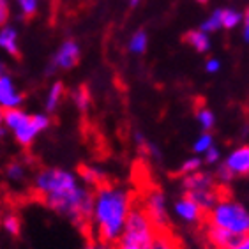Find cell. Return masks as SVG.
I'll return each instance as SVG.
<instances>
[{"instance_id": "cell-25", "label": "cell", "mask_w": 249, "mask_h": 249, "mask_svg": "<svg viewBox=\"0 0 249 249\" xmlns=\"http://www.w3.org/2000/svg\"><path fill=\"white\" fill-rule=\"evenodd\" d=\"M211 147H212V136L209 133L201 134L200 140L195 143V150H196V152H205V150L211 149Z\"/></svg>"}, {"instance_id": "cell-3", "label": "cell", "mask_w": 249, "mask_h": 249, "mask_svg": "<svg viewBox=\"0 0 249 249\" xmlns=\"http://www.w3.org/2000/svg\"><path fill=\"white\" fill-rule=\"evenodd\" d=\"M2 120H4L5 131H9L15 136L16 143L21 145V147H30L39 134L48 129L50 124H52L48 113L30 115L21 108L2 111Z\"/></svg>"}, {"instance_id": "cell-30", "label": "cell", "mask_w": 249, "mask_h": 249, "mask_svg": "<svg viewBox=\"0 0 249 249\" xmlns=\"http://www.w3.org/2000/svg\"><path fill=\"white\" fill-rule=\"evenodd\" d=\"M230 249H249V233L244 235V237H242V240H240V242H237L235 246H231Z\"/></svg>"}, {"instance_id": "cell-18", "label": "cell", "mask_w": 249, "mask_h": 249, "mask_svg": "<svg viewBox=\"0 0 249 249\" xmlns=\"http://www.w3.org/2000/svg\"><path fill=\"white\" fill-rule=\"evenodd\" d=\"M147 43H149V37H147V34L143 30H138V32H134L129 39V52L133 53H143L147 50Z\"/></svg>"}, {"instance_id": "cell-7", "label": "cell", "mask_w": 249, "mask_h": 249, "mask_svg": "<svg viewBox=\"0 0 249 249\" xmlns=\"http://www.w3.org/2000/svg\"><path fill=\"white\" fill-rule=\"evenodd\" d=\"M80 57H82L80 44H78L74 39H66V41L57 48V52L53 53L52 60H50V64H48L46 74L52 76V74H55L57 71H69V69H72L74 66H78Z\"/></svg>"}, {"instance_id": "cell-14", "label": "cell", "mask_w": 249, "mask_h": 249, "mask_svg": "<svg viewBox=\"0 0 249 249\" xmlns=\"http://www.w3.org/2000/svg\"><path fill=\"white\" fill-rule=\"evenodd\" d=\"M216 180L211 173L205 172H193L182 180V186L186 191H201V189H211L216 186Z\"/></svg>"}, {"instance_id": "cell-38", "label": "cell", "mask_w": 249, "mask_h": 249, "mask_svg": "<svg viewBox=\"0 0 249 249\" xmlns=\"http://www.w3.org/2000/svg\"><path fill=\"white\" fill-rule=\"evenodd\" d=\"M198 2H200V4H205V2H209V0H198Z\"/></svg>"}, {"instance_id": "cell-22", "label": "cell", "mask_w": 249, "mask_h": 249, "mask_svg": "<svg viewBox=\"0 0 249 249\" xmlns=\"http://www.w3.org/2000/svg\"><path fill=\"white\" fill-rule=\"evenodd\" d=\"M221 21H223V27L233 29L235 25L240 21V15L233 9H221Z\"/></svg>"}, {"instance_id": "cell-33", "label": "cell", "mask_w": 249, "mask_h": 249, "mask_svg": "<svg viewBox=\"0 0 249 249\" xmlns=\"http://www.w3.org/2000/svg\"><path fill=\"white\" fill-rule=\"evenodd\" d=\"M94 249H117L115 244H106V242H94Z\"/></svg>"}, {"instance_id": "cell-21", "label": "cell", "mask_w": 249, "mask_h": 249, "mask_svg": "<svg viewBox=\"0 0 249 249\" xmlns=\"http://www.w3.org/2000/svg\"><path fill=\"white\" fill-rule=\"evenodd\" d=\"M72 99H74V105H76L78 110L85 111L89 108V105H90V92H89L87 87H80L78 90H74Z\"/></svg>"}, {"instance_id": "cell-29", "label": "cell", "mask_w": 249, "mask_h": 249, "mask_svg": "<svg viewBox=\"0 0 249 249\" xmlns=\"http://www.w3.org/2000/svg\"><path fill=\"white\" fill-rule=\"evenodd\" d=\"M207 152V163L209 164H212V163H216L217 159H219V150L217 149H214V147H211V149H207L205 150Z\"/></svg>"}, {"instance_id": "cell-6", "label": "cell", "mask_w": 249, "mask_h": 249, "mask_svg": "<svg viewBox=\"0 0 249 249\" xmlns=\"http://www.w3.org/2000/svg\"><path fill=\"white\" fill-rule=\"evenodd\" d=\"M143 207L145 214L149 217V221L152 223L154 230H159V228H170V217H168L166 212V201L161 189L150 184L147 189L143 191V196L142 200H138Z\"/></svg>"}, {"instance_id": "cell-10", "label": "cell", "mask_w": 249, "mask_h": 249, "mask_svg": "<svg viewBox=\"0 0 249 249\" xmlns=\"http://www.w3.org/2000/svg\"><path fill=\"white\" fill-rule=\"evenodd\" d=\"M149 249H184V246L180 242V239L172 231V226H170V228L154 230V237Z\"/></svg>"}, {"instance_id": "cell-11", "label": "cell", "mask_w": 249, "mask_h": 249, "mask_svg": "<svg viewBox=\"0 0 249 249\" xmlns=\"http://www.w3.org/2000/svg\"><path fill=\"white\" fill-rule=\"evenodd\" d=\"M175 211H177V214L180 217H184L186 221H189V223H203V217H205V214L201 212V209L196 205V201L193 200L191 196H187L186 193H184V196L180 201H177L175 203Z\"/></svg>"}, {"instance_id": "cell-35", "label": "cell", "mask_w": 249, "mask_h": 249, "mask_svg": "<svg viewBox=\"0 0 249 249\" xmlns=\"http://www.w3.org/2000/svg\"><path fill=\"white\" fill-rule=\"evenodd\" d=\"M5 74H7V66H5V62L0 60V78L5 76Z\"/></svg>"}, {"instance_id": "cell-12", "label": "cell", "mask_w": 249, "mask_h": 249, "mask_svg": "<svg viewBox=\"0 0 249 249\" xmlns=\"http://www.w3.org/2000/svg\"><path fill=\"white\" fill-rule=\"evenodd\" d=\"M78 178H80L87 187H94V189H97V187L106 182H110L108 177H106V173L103 172L101 168L89 166V164H82V166L78 168Z\"/></svg>"}, {"instance_id": "cell-1", "label": "cell", "mask_w": 249, "mask_h": 249, "mask_svg": "<svg viewBox=\"0 0 249 249\" xmlns=\"http://www.w3.org/2000/svg\"><path fill=\"white\" fill-rule=\"evenodd\" d=\"M34 191L53 212L80 228H92L94 191L82 184L78 175L62 168H43L34 177Z\"/></svg>"}, {"instance_id": "cell-27", "label": "cell", "mask_w": 249, "mask_h": 249, "mask_svg": "<svg viewBox=\"0 0 249 249\" xmlns=\"http://www.w3.org/2000/svg\"><path fill=\"white\" fill-rule=\"evenodd\" d=\"M201 161L198 158H193V159H187L186 163L182 164L180 168V173H193V172H198V168H200Z\"/></svg>"}, {"instance_id": "cell-26", "label": "cell", "mask_w": 249, "mask_h": 249, "mask_svg": "<svg viewBox=\"0 0 249 249\" xmlns=\"http://www.w3.org/2000/svg\"><path fill=\"white\" fill-rule=\"evenodd\" d=\"M11 16V5L9 0H0V27L7 25Z\"/></svg>"}, {"instance_id": "cell-36", "label": "cell", "mask_w": 249, "mask_h": 249, "mask_svg": "<svg viewBox=\"0 0 249 249\" xmlns=\"http://www.w3.org/2000/svg\"><path fill=\"white\" fill-rule=\"evenodd\" d=\"M138 2H140V0H129L131 7H136V5H138Z\"/></svg>"}, {"instance_id": "cell-37", "label": "cell", "mask_w": 249, "mask_h": 249, "mask_svg": "<svg viewBox=\"0 0 249 249\" xmlns=\"http://www.w3.org/2000/svg\"><path fill=\"white\" fill-rule=\"evenodd\" d=\"M83 249H94V242H89V244H87Z\"/></svg>"}, {"instance_id": "cell-28", "label": "cell", "mask_w": 249, "mask_h": 249, "mask_svg": "<svg viewBox=\"0 0 249 249\" xmlns=\"http://www.w3.org/2000/svg\"><path fill=\"white\" fill-rule=\"evenodd\" d=\"M217 178H219V182L223 184H228L233 178V175H231V172L228 170V168L223 164V166H219V170H217Z\"/></svg>"}, {"instance_id": "cell-34", "label": "cell", "mask_w": 249, "mask_h": 249, "mask_svg": "<svg viewBox=\"0 0 249 249\" xmlns=\"http://www.w3.org/2000/svg\"><path fill=\"white\" fill-rule=\"evenodd\" d=\"M5 133H7V131H5V127H4V120H2V110H0V138H2Z\"/></svg>"}, {"instance_id": "cell-31", "label": "cell", "mask_w": 249, "mask_h": 249, "mask_svg": "<svg viewBox=\"0 0 249 249\" xmlns=\"http://www.w3.org/2000/svg\"><path fill=\"white\" fill-rule=\"evenodd\" d=\"M205 67H207V71L209 72H216L217 69H219V62H217L216 58H211V60H207Z\"/></svg>"}, {"instance_id": "cell-16", "label": "cell", "mask_w": 249, "mask_h": 249, "mask_svg": "<svg viewBox=\"0 0 249 249\" xmlns=\"http://www.w3.org/2000/svg\"><path fill=\"white\" fill-rule=\"evenodd\" d=\"M184 43L191 44L193 48L196 50V52L203 53L207 50L211 48V41H209V36L205 32H201V30H189V32L184 34L182 37Z\"/></svg>"}, {"instance_id": "cell-8", "label": "cell", "mask_w": 249, "mask_h": 249, "mask_svg": "<svg viewBox=\"0 0 249 249\" xmlns=\"http://www.w3.org/2000/svg\"><path fill=\"white\" fill-rule=\"evenodd\" d=\"M23 105V94L16 89L15 80L5 74L0 78V110H13V108H21Z\"/></svg>"}, {"instance_id": "cell-17", "label": "cell", "mask_w": 249, "mask_h": 249, "mask_svg": "<svg viewBox=\"0 0 249 249\" xmlns=\"http://www.w3.org/2000/svg\"><path fill=\"white\" fill-rule=\"evenodd\" d=\"M27 164L21 163V161H13V163L7 164L5 168V177L9 178L11 182H23L27 178Z\"/></svg>"}, {"instance_id": "cell-5", "label": "cell", "mask_w": 249, "mask_h": 249, "mask_svg": "<svg viewBox=\"0 0 249 249\" xmlns=\"http://www.w3.org/2000/svg\"><path fill=\"white\" fill-rule=\"evenodd\" d=\"M154 237V226L145 214L143 207L134 198V203L131 207L125 225L122 228V233L117 239V249H149Z\"/></svg>"}, {"instance_id": "cell-20", "label": "cell", "mask_w": 249, "mask_h": 249, "mask_svg": "<svg viewBox=\"0 0 249 249\" xmlns=\"http://www.w3.org/2000/svg\"><path fill=\"white\" fill-rule=\"evenodd\" d=\"M16 5H18V9H19V15H21V18L30 19L32 16L37 15L39 0H16Z\"/></svg>"}, {"instance_id": "cell-9", "label": "cell", "mask_w": 249, "mask_h": 249, "mask_svg": "<svg viewBox=\"0 0 249 249\" xmlns=\"http://www.w3.org/2000/svg\"><path fill=\"white\" fill-rule=\"evenodd\" d=\"M225 166L233 177H248L249 175V145H242L228 156Z\"/></svg>"}, {"instance_id": "cell-32", "label": "cell", "mask_w": 249, "mask_h": 249, "mask_svg": "<svg viewBox=\"0 0 249 249\" xmlns=\"http://www.w3.org/2000/svg\"><path fill=\"white\" fill-rule=\"evenodd\" d=\"M244 39L249 43V7L244 13Z\"/></svg>"}, {"instance_id": "cell-13", "label": "cell", "mask_w": 249, "mask_h": 249, "mask_svg": "<svg viewBox=\"0 0 249 249\" xmlns=\"http://www.w3.org/2000/svg\"><path fill=\"white\" fill-rule=\"evenodd\" d=\"M0 50L11 55V57H19L18 30L13 25L0 27Z\"/></svg>"}, {"instance_id": "cell-2", "label": "cell", "mask_w": 249, "mask_h": 249, "mask_svg": "<svg viewBox=\"0 0 249 249\" xmlns=\"http://www.w3.org/2000/svg\"><path fill=\"white\" fill-rule=\"evenodd\" d=\"M134 198L136 196L133 193L111 182H106L94 189L92 228L96 231L97 242L115 244L122 233Z\"/></svg>"}, {"instance_id": "cell-15", "label": "cell", "mask_w": 249, "mask_h": 249, "mask_svg": "<svg viewBox=\"0 0 249 249\" xmlns=\"http://www.w3.org/2000/svg\"><path fill=\"white\" fill-rule=\"evenodd\" d=\"M64 97H66V85L62 82L52 83V87L46 92V99H44V110L46 113H55L58 106L62 105Z\"/></svg>"}, {"instance_id": "cell-4", "label": "cell", "mask_w": 249, "mask_h": 249, "mask_svg": "<svg viewBox=\"0 0 249 249\" xmlns=\"http://www.w3.org/2000/svg\"><path fill=\"white\" fill-rule=\"evenodd\" d=\"M201 225L217 226L221 230L244 237L249 233V212L240 203H237L230 195V196L221 198L212 207V211L207 212Z\"/></svg>"}, {"instance_id": "cell-19", "label": "cell", "mask_w": 249, "mask_h": 249, "mask_svg": "<svg viewBox=\"0 0 249 249\" xmlns=\"http://www.w3.org/2000/svg\"><path fill=\"white\" fill-rule=\"evenodd\" d=\"M2 226H4V230L9 235H13V237H18L19 231H21V221H19V217L16 216L15 212L5 214L4 219H2Z\"/></svg>"}, {"instance_id": "cell-23", "label": "cell", "mask_w": 249, "mask_h": 249, "mask_svg": "<svg viewBox=\"0 0 249 249\" xmlns=\"http://www.w3.org/2000/svg\"><path fill=\"white\" fill-rule=\"evenodd\" d=\"M219 27H223V21H221V9H217L211 18L201 23V32H214Z\"/></svg>"}, {"instance_id": "cell-24", "label": "cell", "mask_w": 249, "mask_h": 249, "mask_svg": "<svg viewBox=\"0 0 249 249\" xmlns=\"http://www.w3.org/2000/svg\"><path fill=\"white\" fill-rule=\"evenodd\" d=\"M198 120H200L201 127L207 131L214 125V115H212V111L209 110V108H201V110H198Z\"/></svg>"}]
</instances>
